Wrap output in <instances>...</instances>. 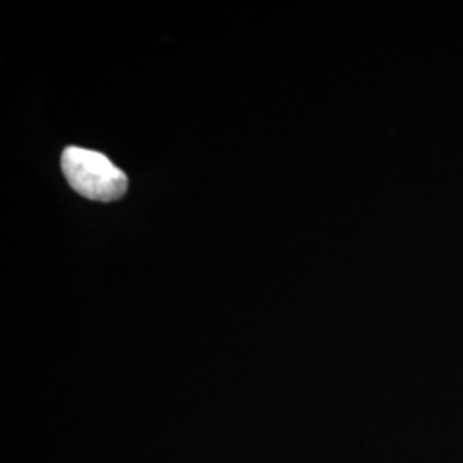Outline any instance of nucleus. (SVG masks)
<instances>
[{
    "label": "nucleus",
    "instance_id": "nucleus-1",
    "mask_svg": "<svg viewBox=\"0 0 463 463\" xmlns=\"http://www.w3.org/2000/svg\"><path fill=\"white\" fill-rule=\"evenodd\" d=\"M61 164L69 185L84 198L109 203L128 189L126 174L99 151L69 146Z\"/></svg>",
    "mask_w": 463,
    "mask_h": 463
}]
</instances>
